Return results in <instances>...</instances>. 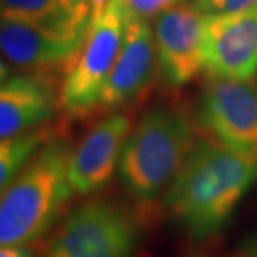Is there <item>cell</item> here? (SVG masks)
Returning <instances> with one entry per match:
<instances>
[{
  "mask_svg": "<svg viewBox=\"0 0 257 257\" xmlns=\"http://www.w3.org/2000/svg\"><path fill=\"white\" fill-rule=\"evenodd\" d=\"M257 182V164L215 139H199L164 195V209L194 240L219 234Z\"/></svg>",
  "mask_w": 257,
  "mask_h": 257,
  "instance_id": "obj_1",
  "label": "cell"
},
{
  "mask_svg": "<svg viewBox=\"0 0 257 257\" xmlns=\"http://www.w3.org/2000/svg\"><path fill=\"white\" fill-rule=\"evenodd\" d=\"M197 141L194 120L181 107L157 105L144 112L117 167L122 186L139 207L151 212L164 199Z\"/></svg>",
  "mask_w": 257,
  "mask_h": 257,
  "instance_id": "obj_2",
  "label": "cell"
},
{
  "mask_svg": "<svg viewBox=\"0 0 257 257\" xmlns=\"http://www.w3.org/2000/svg\"><path fill=\"white\" fill-rule=\"evenodd\" d=\"M70 152L67 141L57 136L2 191V247L37 242L67 214V205L75 195L69 181Z\"/></svg>",
  "mask_w": 257,
  "mask_h": 257,
  "instance_id": "obj_3",
  "label": "cell"
},
{
  "mask_svg": "<svg viewBox=\"0 0 257 257\" xmlns=\"http://www.w3.org/2000/svg\"><path fill=\"white\" fill-rule=\"evenodd\" d=\"M141 225L125 204L94 197L67 210L47 235L42 257H134Z\"/></svg>",
  "mask_w": 257,
  "mask_h": 257,
  "instance_id": "obj_4",
  "label": "cell"
},
{
  "mask_svg": "<svg viewBox=\"0 0 257 257\" xmlns=\"http://www.w3.org/2000/svg\"><path fill=\"white\" fill-rule=\"evenodd\" d=\"M125 32L120 0H110L99 19L92 20L89 35L60 85V107L74 119L97 115Z\"/></svg>",
  "mask_w": 257,
  "mask_h": 257,
  "instance_id": "obj_5",
  "label": "cell"
},
{
  "mask_svg": "<svg viewBox=\"0 0 257 257\" xmlns=\"http://www.w3.org/2000/svg\"><path fill=\"white\" fill-rule=\"evenodd\" d=\"M197 115L215 141L257 164V84L252 79L209 75Z\"/></svg>",
  "mask_w": 257,
  "mask_h": 257,
  "instance_id": "obj_6",
  "label": "cell"
},
{
  "mask_svg": "<svg viewBox=\"0 0 257 257\" xmlns=\"http://www.w3.org/2000/svg\"><path fill=\"white\" fill-rule=\"evenodd\" d=\"M90 27L59 29L2 19L0 50L9 70L57 75L69 69L84 47Z\"/></svg>",
  "mask_w": 257,
  "mask_h": 257,
  "instance_id": "obj_7",
  "label": "cell"
},
{
  "mask_svg": "<svg viewBox=\"0 0 257 257\" xmlns=\"http://www.w3.org/2000/svg\"><path fill=\"white\" fill-rule=\"evenodd\" d=\"M205 15L191 4H179L154 20L157 64L161 79L169 87H184L204 67Z\"/></svg>",
  "mask_w": 257,
  "mask_h": 257,
  "instance_id": "obj_8",
  "label": "cell"
},
{
  "mask_svg": "<svg viewBox=\"0 0 257 257\" xmlns=\"http://www.w3.org/2000/svg\"><path fill=\"white\" fill-rule=\"evenodd\" d=\"M159 69L154 27L149 20H128L119 57L100 95L97 115L125 110L152 87Z\"/></svg>",
  "mask_w": 257,
  "mask_h": 257,
  "instance_id": "obj_9",
  "label": "cell"
},
{
  "mask_svg": "<svg viewBox=\"0 0 257 257\" xmlns=\"http://www.w3.org/2000/svg\"><path fill=\"white\" fill-rule=\"evenodd\" d=\"M132 127V114L127 110L112 112L97 120L72 149L69 181L75 195L97 194L110 182Z\"/></svg>",
  "mask_w": 257,
  "mask_h": 257,
  "instance_id": "obj_10",
  "label": "cell"
},
{
  "mask_svg": "<svg viewBox=\"0 0 257 257\" xmlns=\"http://www.w3.org/2000/svg\"><path fill=\"white\" fill-rule=\"evenodd\" d=\"M204 67L209 75L250 80L257 74V7L205 15Z\"/></svg>",
  "mask_w": 257,
  "mask_h": 257,
  "instance_id": "obj_11",
  "label": "cell"
},
{
  "mask_svg": "<svg viewBox=\"0 0 257 257\" xmlns=\"http://www.w3.org/2000/svg\"><path fill=\"white\" fill-rule=\"evenodd\" d=\"M60 105V87L55 75L35 72L2 74L0 87V137L47 125Z\"/></svg>",
  "mask_w": 257,
  "mask_h": 257,
  "instance_id": "obj_12",
  "label": "cell"
},
{
  "mask_svg": "<svg viewBox=\"0 0 257 257\" xmlns=\"http://www.w3.org/2000/svg\"><path fill=\"white\" fill-rule=\"evenodd\" d=\"M2 19L59 29L92 25L89 0H0Z\"/></svg>",
  "mask_w": 257,
  "mask_h": 257,
  "instance_id": "obj_13",
  "label": "cell"
},
{
  "mask_svg": "<svg viewBox=\"0 0 257 257\" xmlns=\"http://www.w3.org/2000/svg\"><path fill=\"white\" fill-rule=\"evenodd\" d=\"M55 137H57L55 128L47 124L4 139L0 144V189L4 191L37 156L40 149Z\"/></svg>",
  "mask_w": 257,
  "mask_h": 257,
  "instance_id": "obj_14",
  "label": "cell"
},
{
  "mask_svg": "<svg viewBox=\"0 0 257 257\" xmlns=\"http://www.w3.org/2000/svg\"><path fill=\"white\" fill-rule=\"evenodd\" d=\"M122 10L128 20H156L169 9L182 4L181 0H120Z\"/></svg>",
  "mask_w": 257,
  "mask_h": 257,
  "instance_id": "obj_15",
  "label": "cell"
},
{
  "mask_svg": "<svg viewBox=\"0 0 257 257\" xmlns=\"http://www.w3.org/2000/svg\"><path fill=\"white\" fill-rule=\"evenodd\" d=\"M189 4L204 15L237 14L257 7V0H191Z\"/></svg>",
  "mask_w": 257,
  "mask_h": 257,
  "instance_id": "obj_16",
  "label": "cell"
},
{
  "mask_svg": "<svg viewBox=\"0 0 257 257\" xmlns=\"http://www.w3.org/2000/svg\"><path fill=\"white\" fill-rule=\"evenodd\" d=\"M0 257H35L34 245H5L0 250Z\"/></svg>",
  "mask_w": 257,
  "mask_h": 257,
  "instance_id": "obj_17",
  "label": "cell"
},
{
  "mask_svg": "<svg viewBox=\"0 0 257 257\" xmlns=\"http://www.w3.org/2000/svg\"><path fill=\"white\" fill-rule=\"evenodd\" d=\"M109 2L110 0H89V5H90V10H92V20L100 17Z\"/></svg>",
  "mask_w": 257,
  "mask_h": 257,
  "instance_id": "obj_18",
  "label": "cell"
},
{
  "mask_svg": "<svg viewBox=\"0 0 257 257\" xmlns=\"http://www.w3.org/2000/svg\"><path fill=\"white\" fill-rule=\"evenodd\" d=\"M237 257H257V235L244 244L242 250L239 252Z\"/></svg>",
  "mask_w": 257,
  "mask_h": 257,
  "instance_id": "obj_19",
  "label": "cell"
},
{
  "mask_svg": "<svg viewBox=\"0 0 257 257\" xmlns=\"http://www.w3.org/2000/svg\"><path fill=\"white\" fill-rule=\"evenodd\" d=\"M191 257H212V255H209L205 252H194V254H191Z\"/></svg>",
  "mask_w": 257,
  "mask_h": 257,
  "instance_id": "obj_20",
  "label": "cell"
},
{
  "mask_svg": "<svg viewBox=\"0 0 257 257\" xmlns=\"http://www.w3.org/2000/svg\"><path fill=\"white\" fill-rule=\"evenodd\" d=\"M181 2L184 4V2H191V0H181Z\"/></svg>",
  "mask_w": 257,
  "mask_h": 257,
  "instance_id": "obj_21",
  "label": "cell"
}]
</instances>
